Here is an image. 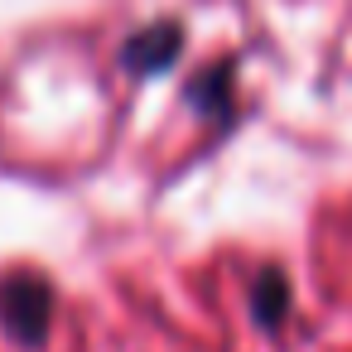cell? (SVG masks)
I'll use <instances>...</instances> for the list:
<instances>
[{"label":"cell","mask_w":352,"mask_h":352,"mask_svg":"<svg viewBox=\"0 0 352 352\" xmlns=\"http://www.w3.org/2000/svg\"><path fill=\"white\" fill-rule=\"evenodd\" d=\"M49 314H54V289L39 275H15L0 285V328L20 347H39L49 338Z\"/></svg>","instance_id":"1"},{"label":"cell","mask_w":352,"mask_h":352,"mask_svg":"<svg viewBox=\"0 0 352 352\" xmlns=\"http://www.w3.org/2000/svg\"><path fill=\"white\" fill-rule=\"evenodd\" d=\"M174 54H179V30L174 25H155L150 34H135L121 58H126L131 73H160V68L174 63Z\"/></svg>","instance_id":"2"},{"label":"cell","mask_w":352,"mask_h":352,"mask_svg":"<svg viewBox=\"0 0 352 352\" xmlns=\"http://www.w3.org/2000/svg\"><path fill=\"white\" fill-rule=\"evenodd\" d=\"M285 309H289V285H285L280 270H265V275L256 280V289H251V314H256L265 328H275V323L285 318Z\"/></svg>","instance_id":"3"},{"label":"cell","mask_w":352,"mask_h":352,"mask_svg":"<svg viewBox=\"0 0 352 352\" xmlns=\"http://www.w3.org/2000/svg\"><path fill=\"white\" fill-rule=\"evenodd\" d=\"M222 102H227V68H208V73L193 82V107L222 116Z\"/></svg>","instance_id":"4"}]
</instances>
